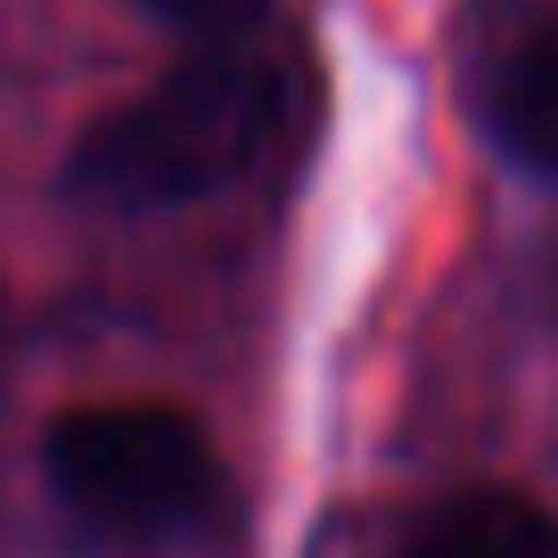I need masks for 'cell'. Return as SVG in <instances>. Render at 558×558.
Segmentation results:
<instances>
[{"label": "cell", "mask_w": 558, "mask_h": 558, "mask_svg": "<svg viewBox=\"0 0 558 558\" xmlns=\"http://www.w3.org/2000/svg\"><path fill=\"white\" fill-rule=\"evenodd\" d=\"M296 116V74L263 50H206L181 58L165 83H148L132 107L90 123L74 148V190L90 206L148 214L230 190L271 157V140Z\"/></svg>", "instance_id": "obj_1"}, {"label": "cell", "mask_w": 558, "mask_h": 558, "mask_svg": "<svg viewBox=\"0 0 558 558\" xmlns=\"http://www.w3.org/2000/svg\"><path fill=\"white\" fill-rule=\"evenodd\" d=\"M50 493L74 525L107 542H181L214 518V444L197 436V418L165 411V402H90L66 411L41 444Z\"/></svg>", "instance_id": "obj_2"}, {"label": "cell", "mask_w": 558, "mask_h": 558, "mask_svg": "<svg viewBox=\"0 0 558 558\" xmlns=\"http://www.w3.org/2000/svg\"><path fill=\"white\" fill-rule=\"evenodd\" d=\"M402 558H558V518L525 493H460L418 518Z\"/></svg>", "instance_id": "obj_3"}, {"label": "cell", "mask_w": 558, "mask_h": 558, "mask_svg": "<svg viewBox=\"0 0 558 558\" xmlns=\"http://www.w3.org/2000/svg\"><path fill=\"white\" fill-rule=\"evenodd\" d=\"M493 132L525 173L558 181V25H542L534 41H518L493 83Z\"/></svg>", "instance_id": "obj_4"}, {"label": "cell", "mask_w": 558, "mask_h": 558, "mask_svg": "<svg viewBox=\"0 0 558 558\" xmlns=\"http://www.w3.org/2000/svg\"><path fill=\"white\" fill-rule=\"evenodd\" d=\"M148 17L181 25V34H230V25H246L263 9V0H140Z\"/></svg>", "instance_id": "obj_5"}]
</instances>
